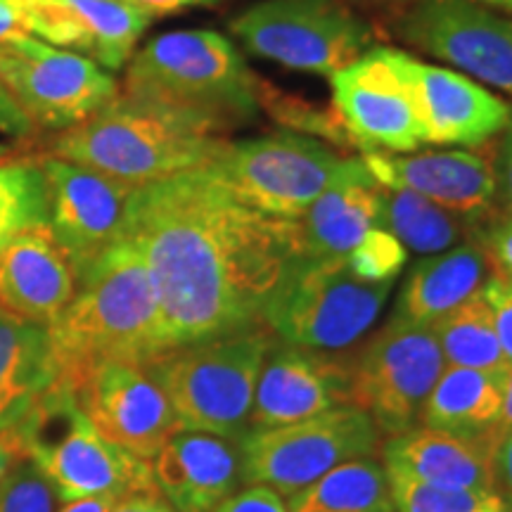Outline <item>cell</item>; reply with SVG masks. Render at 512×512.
<instances>
[{
	"label": "cell",
	"instance_id": "obj_1",
	"mask_svg": "<svg viewBox=\"0 0 512 512\" xmlns=\"http://www.w3.org/2000/svg\"><path fill=\"white\" fill-rule=\"evenodd\" d=\"M119 238L143 256L169 349L261 323L302 259L294 221L247 207L211 164L133 190Z\"/></svg>",
	"mask_w": 512,
	"mask_h": 512
},
{
	"label": "cell",
	"instance_id": "obj_2",
	"mask_svg": "<svg viewBox=\"0 0 512 512\" xmlns=\"http://www.w3.org/2000/svg\"><path fill=\"white\" fill-rule=\"evenodd\" d=\"M57 382L105 361L145 366L169 351L143 256L119 238L81 273L72 304L48 328Z\"/></svg>",
	"mask_w": 512,
	"mask_h": 512
},
{
	"label": "cell",
	"instance_id": "obj_3",
	"mask_svg": "<svg viewBox=\"0 0 512 512\" xmlns=\"http://www.w3.org/2000/svg\"><path fill=\"white\" fill-rule=\"evenodd\" d=\"M228 140L183 112L117 95L53 140V157L143 188L219 162Z\"/></svg>",
	"mask_w": 512,
	"mask_h": 512
},
{
	"label": "cell",
	"instance_id": "obj_4",
	"mask_svg": "<svg viewBox=\"0 0 512 512\" xmlns=\"http://www.w3.org/2000/svg\"><path fill=\"white\" fill-rule=\"evenodd\" d=\"M121 95L188 114L223 136L259 117L264 88L233 41L219 31L185 29L133 53Z\"/></svg>",
	"mask_w": 512,
	"mask_h": 512
},
{
	"label": "cell",
	"instance_id": "obj_5",
	"mask_svg": "<svg viewBox=\"0 0 512 512\" xmlns=\"http://www.w3.org/2000/svg\"><path fill=\"white\" fill-rule=\"evenodd\" d=\"M275 344L278 337L256 323L164 351L145 368L169 399L181 430L240 441L249 430L259 373Z\"/></svg>",
	"mask_w": 512,
	"mask_h": 512
},
{
	"label": "cell",
	"instance_id": "obj_6",
	"mask_svg": "<svg viewBox=\"0 0 512 512\" xmlns=\"http://www.w3.org/2000/svg\"><path fill=\"white\" fill-rule=\"evenodd\" d=\"M24 451L62 503L91 496L157 494L150 460L112 444L86 418L72 387L55 382L19 422Z\"/></svg>",
	"mask_w": 512,
	"mask_h": 512
},
{
	"label": "cell",
	"instance_id": "obj_7",
	"mask_svg": "<svg viewBox=\"0 0 512 512\" xmlns=\"http://www.w3.org/2000/svg\"><path fill=\"white\" fill-rule=\"evenodd\" d=\"M211 166L247 207L283 221H297L332 185L377 183L363 157L292 131L228 143Z\"/></svg>",
	"mask_w": 512,
	"mask_h": 512
},
{
	"label": "cell",
	"instance_id": "obj_8",
	"mask_svg": "<svg viewBox=\"0 0 512 512\" xmlns=\"http://www.w3.org/2000/svg\"><path fill=\"white\" fill-rule=\"evenodd\" d=\"M392 287L358 278L347 256L297 259L268 297L261 323L292 347L347 349L373 328Z\"/></svg>",
	"mask_w": 512,
	"mask_h": 512
},
{
	"label": "cell",
	"instance_id": "obj_9",
	"mask_svg": "<svg viewBox=\"0 0 512 512\" xmlns=\"http://www.w3.org/2000/svg\"><path fill=\"white\" fill-rule=\"evenodd\" d=\"M242 48L294 72L332 76L375 48V31L344 0H259L230 19Z\"/></svg>",
	"mask_w": 512,
	"mask_h": 512
},
{
	"label": "cell",
	"instance_id": "obj_10",
	"mask_svg": "<svg viewBox=\"0 0 512 512\" xmlns=\"http://www.w3.org/2000/svg\"><path fill=\"white\" fill-rule=\"evenodd\" d=\"M380 439L373 418L356 406L283 427L247 430L240 439V482L294 496L335 467L370 458L380 448Z\"/></svg>",
	"mask_w": 512,
	"mask_h": 512
},
{
	"label": "cell",
	"instance_id": "obj_11",
	"mask_svg": "<svg viewBox=\"0 0 512 512\" xmlns=\"http://www.w3.org/2000/svg\"><path fill=\"white\" fill-rule=\"evenodd\" d=\"M446 358L432 325L392 318L354 356L351 406L366 411L389 439L420 425L422 408Z\"/></svg>",
	"mask_w": 512,
	"mask_h": 512
},
{
	"label": "cell",
	"instance_id": "obj_12",
	"mask_svg": "<svg viewBox=\"0 0 512 512\" xmlns=\"http://www.w3.org/2000/svg\"><path fill=\"white\" fill-rule=\"evenodd\" d=\"M0 81L36 128L55 131L91 119L119 95L117 81L91 57L53 48L29 34L0 41Z\"/></svg>",
	"mask_w": 512,
	"mask_h": 512
},
{
	"label": "cell",
	"instance_id": "obj_13",
	"mask_svg": "<svg viewBox=\"0 0 512 512\" xmlns=\"http://www.w3.org/2000/svg\"><path fill=\"white\" fill-rule=\"evenodd\" d=\"M335 114L349 140L366 152H415L425 145L411 76V55L370 48L330 76Z\"/></svg>",
	"mask_w": 512,
	"mask_h": 512
},
{
	"label": "cell",
	"instance_id": "obj_14",
	"mask_svg": "<svg viewBox=\"0 0 512 512\" xmlns=\"http://www.w3.org/2000/svg\"><path fill=\"white\" fill-rule=\"evenodd\" d=\"M394 31L420 53L512 95V15L472 0H413L396 10Z\"/></svg>",
	"mask_w": 512,
	"mask_h": 512
},
{
	"label": "cell",
	"instance_id": "obj_15",
	"mask_svg": "<svg viewBox=\"0 0 512 512\" xmlns=\"http://www.w3.org/2000/svg\"><path fill=\"white\" fill-rule=\"evenodd\" d=\"M67 387L102 437L143 460L155 458L181 432L169 399L138 363H98Z\"/></svg>",
	"mask_w": 512,
	"mask_h": 512
},
{
	"label": "cell",
	"instance_id": "obj_16",
	"mask_svg": "<svg viewBox=\"0 0 512 512\" xmlns=\"http://www.w3.org/2000/svg\"><path fill=\"white\" fill-rule=\"evenodd\" d=\"M41 166L48 188V226L81 278L119 240L126 204L136 188L53 155L43 157Z\"/></svg>",
	"mask_w": 512,
	"mask_h": 512
},
{
	"label": "cell",
	"instance_id": "obj_17",
	"mask_svg": "<svg viewBox=\"0 0 512 512\" xmlns=\"http://www.w3.org/2000/svg\"><path fill=\"white\" fill-rule=\"evenodd\" d=\"M351 368L354 356L275 344L256 382L249 430L292 425L351 406Z\"/></svg>",
	"mask_w": 512,
	"mask_h": 512
},
{
	"label": "cell",
	"instance_id": "obj_18",
	"mask_svg": "<svg viewBox=\"0 0 512 512\" xmlns=\"http://www.w3.org/2000/svg\"><path fill=\"white\" fill-rule=\"evenodd\" d=\"M370 176L389 188H406L477 223L494 211L498 171L491 159L470 150L366 152Z\"/></svg>",
	"mask_w": 512,
	"mask_h": 512
},
{
	"label": "cell",
	"instance_id": "obj_19",
	"mask_svg": "<svg viewBox=\"0 0 512 512\" xmlns=\"http://www.w3.org/2000/svg\"><path fill=\"white\" fill-rule=\"evenodd\" d=\"M411 76L425 145L479 147L510 126V102L467 74L411 57Z\"/></svg>",
	"mask_w": 512,
	"mask_h": 512
},
{
	"label": "cell",
	"instance_id": "obj_20",
	"mask_svg": "<svg viewBox=\"0 0 512 512\" xmlns=\"http://www.w3.org/2000/svg\"><path fill=\"white\" fill-rule=\"evenodd\" d=\"M79 275L48 223L27 228L0 254V309L50 328L72 304Z\"/></svg>",
	"mask_w": 512,
	"mask_h": 512
},
{
	"label": "cell",
	"instance_id": "obj_21",
	"mask_svg": "<svg viewBox=\"0 0 512 512\" xmlns=\"http://www.w3.org/2000/svg\"><path fill=\"white\" fill-rule=\"evenodd\" d=\"M150 465L157 494L176 512H216L240 482V448L216 434L181 430Z\"/></svg>",
	"mask_w": 512,
	"mask_h": 512
},
{
	"label": "cell",
	"instance_id": "obj_22",
	"mask_svg": "<svg viewBox=\"0 0 512 512\" xmlns=\"http://www.w3.org/2000/svg\"><path fill=\"white\" fill-rule=\"evenodd\" d=\"M384 465L444 489L496 491L489 444L430 427L392 437L382 448Z\"/></svg>",
	"mask_w": 512,
	"mask_h": 512
},
{
	"label": "cell",
	"instance_id": "obj_23",
	"mask_svg": "<svg viewBox=\"0 0 512 512\" xmlns=\"http://www.w3.org/2000/svg\"><path fill=\"white\" fill-rule=\"evenodd\" d=\"M489 273V261L475 238L448 252L425 256L403 280L392 318L434 325L467 297L482 290Z\"/></svg>",
	"mask_w": 512,
	"mask_h": 512
},
{
	"label": "cell",
	"instance_id": "obj_24",
	"mask_svg": "<svg viewBox=\"0 0 512 512\" xmlns=\"http://www.w3.org/2000/svg\"><path fill=\"white\" fill-rule=\"evenodd\" d=\"M55 382L48 328L0 309V430L17 427Z\"/></svg>",
	"mask_w": 512,
	"mask_h": 512
},
{
	"label": "cell",
	"instance_id": "obj_25",
	"mask_svg": "<svg viewBox=\"0 0 512 512\" xmlns=\"http://www.w3.org/2000/svg\"><path fill=\"white\" fill-rule=\"evenodd\" d=\"M505 377L508 373L446 366L427 396L420 425L489 444L503 413Z\"/></svg>",
	"mask_w": 512,
	"mask_h": 512
},
{
	"label": "cell",
	"instance_id": "obj_26",
	"mask_svg": "<svg viewBox=\"0 0 512 512\" xmlns=\"http://www.w3.org/2000/svg\"><path fill=\"white\" fill-rule=\"evenodd\" d=\"M377 221V183L332 185L294 221L302 259L347 256Z\"/></svg>",
	"mask_w": 512,
	"mask_h": 512
},
{
	"label": "cell",
	"instance_id": "obj_27",
	"mask_svg": "<svg viewBox=\"0 0 512 512\" xmlns=\"http://www.w3.org/2000/svg\"><path fill=\"white\" fill-rule=\"evenodd\" d=\"M377 228L392 233L408 252L434 256L463 245L475 223L406 188L377 183Z\"/></svg>",
	"mask_w": 512,
	"mask_h": 512
},
{
	"label": "cell",
	"instance_id": "obj_28",
	"mask_svg": "<svg viewBox=\"0 0 512 512\" xmlns=\"http://www.w3.org/2000/svg\"><path fill=\"white\" fill-rule=\"evenodd\" d=\"M290 512H396L387 470L375 458H356L290 496Z\"/></svg>",
	"mask_w": 512,
	"mask_h": 512
},
{
	"label": "cell",
	"instance_id": "obj_29",
	"mask_svg": "<svg viewBox=\"0 0 512 512\" xmlns=\"http://www.w3.org/2000/svg\"><path fill=\"white\" fill-rule=\"evenodd\" d=\"M439 347L444 351L446 366L508 373L498 332L482 290L467 297L463 304L441 316L432 325Z\"/></svg>",
	"mask_w": 512,
	"mask_h": 512
},
{
	"label": "cell",
	"instance_id": "obj_30",
	"mask_svg": "<svg viewBox=\"0 0 512 512\" xmlns=\"http://www.w3.org/2000/svg\"><path fill=\"white\" fill-rule=\"evenodd\" d=\"M74 12L91 38V57L110 72L133 57L140 36L150 27V12L126 0H60Z\"/></svg>",
	"mask_w": 512,
	"mask_h": 512
},
{
	"label": "cell",
	"instance_id": "obj_31",
	"mask_svg": "<svg viewBox=\"0 0 512 512\" xmlns=\"http://www.w3.org/2000/svg\"><path fill=\"white\" fill-rule=\"evenodd\" d=\"M48 223V188L41 159L0 164V254L22 230Z\"/></svg>",
	"mask_w": 512,
	"mask_h": 512
},
{
	"label": "cell",
	"instance_id": "obj_32",
	"mask_svg": "<svg viewBox=\"0 0 512 512\" xmlns=\"http://www.w3.org/2000/svg\"><path fill=\"white\" fill-rule=\"evenodd\" d=\"M396 512H512V503L498 491L444 489L420 482L403 470L387 467Z\"/></svg>",
	"mask_w": 512,
	"mask_h": 512
},
{
	"label": "cell",
	"instance_id": "obj_33",
	"mask_svg": "<svg viewBox=\"0 0 512 512\" xmlns=\"http://www.w3.org/2000/svg\"><path fill=\"white\" fill-rule=\"evenodd\" d=\"M408 249L382 228H370L347 254V264L366 283H394L406 266Z\"/></svg>",
	"mask_w": 512,
	"mask_h": 512
},
{
	"label": "cell",
	"instance_id": "obj_34",
	"mask_svg": "<svg viewBox=\"0 0 512 512\" xmlns=\"http://www.w3.org/2000/svg\"><path fill=\"white\" fill-rule=\"evenodd\" d=\"M55 503V489L29 458L0 482V512H55Z\"/></svg>",
	"mask_w": 512,
	"mask_h": 512
},
{
	"label": "cell",
	"instance_id": "obj_35",
	"mask_svg": "<svg viewBox=\"0 0 512 512\" xmlns=\"http://www.w3.org/2000/svg\"><path fill=\"white\" fill-rule=\"evenodd\" d=\"M472 238L484 249L491 273L512 280V214H508V211L494 214L491 211L489 216H484L477 223Z\"/></svg>",
	"mask_w": 512,
	"mask_h": 512
},
{
	"label": "cell",
	"instance_id": "obj_36",
	"mask_svg": "<svg viewBox=\"0 0 512 512\" xmlns=\"http://www.w3.org/2000/svg\"><path fill=\"white\" fill-rule=\"evenodd\" d=\"M482 294L486 304H489L491 316H494L498 342H501L505 361H508V366H512V280L498 273H489V278L482 285Z\"/></svg>",
	"mask_w": 512,
	"mask_h": 512
},
{
	"label": "cell",
	"instance_id": "obj_37",
	"mask_svg": "<svg viewBox=\"0 0 512 512\" xmlns=\"http://www.w3.org/2000/svg\"><path fill=\"white\" fill-rule=\"evenodd\" d=\"M216 512H290L283 496L264 484H247L238 494H230Z\"/></svg>",
	"mask_w": 512,
	"mask_h": 512
},
{
	"label": "cell",
	"instance_id": "obj_38",
	"mask_svg": "<svg viewBox=\"0 0 512 512\" xmlns=\"http://www.w3.org/2000/svg\"><path fill=\"white\" fill-rule=\"evenodd\" d=\"M0 131L15 138H31L36 133V124L19 107V102L12 98L3 81H0Z\"/></svg>",
	"mask_w": 512,
	"mask_h": 512
},
{
	"label": "cell",
	"instance_id": "obj_39",
	"mask_svg": "<svg viewBox=\"0 0 512 512\" xmlns=\"http://www.w3.org/2000/svg\"><path fill=\"white\" fill-rule=\"evenodd\" d=\"M491 465H494L496 491L512 503V432L498 441L491 451Z\"/></svg>",
	"mask_w": 512,
	"mask_h": 512
},
{
	"label": "cell",
	"instance_id": "obj_40",
	"mask_svg": "<svg viewBox=\"0 0 512 512\" xmlns=\"http://www.w3.org/2000/svg\"><path fill=\"white\" fill-rule=\"evenodd\" d=\"M24 458H27V451H24V439L22 432H19V425L10 427V430H0V482Z\"/></svg>",
	"mask_w": 512,
	"mask_h": 512
},
{
	"label": "cell",
	"instance_id": "obj_41",
	"mask_svg": "<svg viewBox=\"0 0 512 512\" xmlns=\"http://www.w3.org/2000/svg\"><path fill=\"white\" fill-rule=\"evenodd\" d=\"M24 19H27V0H0V41L15 34H27Z\"/></svg>",
	"mask_w": 512,
	"mask_h": 512
},
{
	"label": "cell",
	"instance_id": "obj_42",
	"mask_svg": "<svg viewBox=\"0 0 512 512\" xmlns=\"http://www.w3.org/2000/svg\"><path fill=\"white\" fill-rule=\"evenodd\" d=\"M498 190L503 192L505 211L512 214V121L503 133L501 157H498Z\"/></svg>",
	"mask_w": 512,
	"mask_h": 512
},
{
	"label": "cell",
	"instance_id": "obj_43",
	"mask_svg": "<svg viewBox=\"0 0 512 512\" xmlns=\"http://www.w3.org/2000/svg\"><path fill=\"white\" fill-rule=\"evenodd\" d=\"M126 3L138 5V8L147 10L155 17H166L188 8H214V5L223 3V0H126Z\"/></svg>",
	"mask_w": 512,
	"mask_h": 512
},
{
	"label": "cell",
	"instance_id": "obj_44",
	"mask_svg": "<svg viewBox=\"0 0 512 512\" xmlns=\"http://www.w3.org/2000/svg\"><path fill=\"white\" fill-rule=\"evenodd\" d=\"M112 512H176L159 494H131L119 498Z\"/></svg>",
	"mask_w": 512,
	"mask_h": 512
},
{
	"label": "cell",
	"instance_id": "obj_45",
	"mask_svg": "<svg viewBox=\"0 0 512 512\" xmlns=\"http://www.w3.org/2000/svg\"><path fill=\"white\" fill-rule=\"evenodd\" d=\"M512 432V366L508 370V377H505V396H503V413H501V420H498L494 434H491V451H494V446L501 441L505 434Z\"/></svg>",
	"mask_w": 512,
	"mask_h": 512
},
{
	"label": "cell",
	"instance_id": "obj_46",
	"mask_svg": "<svg viewBox=\"0 0 512 512\" xmlns=\"http://www.w3.org/2000/svg\"><path fill=\"white\" fill-rule=\"evenodd\" d=\"M117 496H91V498H79V501L64 503L60 512H112L117 505Z\"/></svg>",
	"mask_w": 512,
	"mask_h": 512
},
{
	"label": "cell",
	"instance_id": "obj_47",
	"mask_svg": "<svg viewBox=\"0 0 512 512\" xmlns=\"http://www.w3.org/2000/svg\"><path fill=\"white\" fill-rule=\"evenodd\" d=\"M472 3L486 5V8H494L505 15H512V0H472Z\"/></svg>",
	"mask_w": 512,
	"mask_h": 512
},
{
	"label": "cell",
	"instance_id": "obj_48",
	"mask_svg": "<svg viewBox=\"0 0 512 512\" xmlns=\"http://www.w3.org/2000/svg\"><path fill=\"white\" fill-rule=\"evenodd\" d=\"M358 3H368V5H387V8H406V5H411L413 0H358Z\"/></svg>",
	"mask_w": 512,
	"mask_h": 512
},
{
	"label": "cell",
	"instance_id": "obj_49",
	"mask_svg": "<svg viewBox=\"0 0 512 512\" xmlns=\"http://www.w3.org/2000/svg\"><path fill=\"white\" fill-rule=\"evenodd\" d=\"M12 155V147L10 145H3L0 143V162H3L5 157H10Z\"/></svg>",
	"mask_w": 512,
	"mask_h": 512
}]
</instances>
